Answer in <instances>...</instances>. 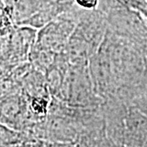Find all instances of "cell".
Wrapping results in <instances>:
<instances>
[{
  "mask_svg": "<svg viewBox=\"0 0 147 147\" xmlns=\"http://www.w3.org/2000/svg\"><path fill=\"white\" fill-rule=\"evenodd\" d=\"M74 1L79 7H83L84 9H93L99 3V0H74Z\"/></svg>",
  "mask_w": 147,
  "mask_h": 147,
  "instance_id": "3",
  "label": "cell"
},
{
  "mask_svg": "<svg viewBox=\"0 0 147 147\" xmlns=\"http://www.w3.org/2000/svg\"><path fill=\"white\" fill-rule=\"evenodd\" d=\"M146 147H147V142H146Z\"/></svg>",
  "mask_w": 147,
  "mask_h": 147,
  "instance_id": "4",
  "label": "cell"
},
{
  "mask_svg": "<svg viewBox=\"0 0 147 147\" xmlns=\"http://www.w3.org/2000/svg\"><path fill=\"white\" fill-rule=\"evenodd\" d=\"M13 19L24 23L50 7L51 0H3Z\"/></svg>",
  "mask_w": 147,
  "mask_h": 147,
  "instance_id": "1",
  "label": "cell"
},
{
  "mask_svg": "<svg viewBox=\"0 0 147 147\" xmlns=\"http://www.w3.org/2000/svg\"><path fill=\"white\" fill-rule=\"evenodd\" d=\"M19 135L14 131L0 125V145H10L19 141Z\"/></svg>",
  "mask_w": 147,
  "mask_h": 147,
  "instance_id": "2",
  "label": "cell"
}]
</instances>
